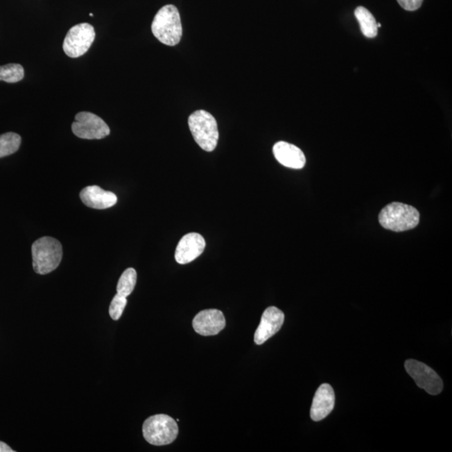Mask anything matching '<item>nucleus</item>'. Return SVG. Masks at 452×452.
<instances>
[{
	"label": "nucleus",
	"instance_id": "1",
	"mask_svg": "<svg viewBox=\"0 0 452 452\" xmlns=\"http://www.w3.org/2000/svg\"><path fill=\"white\" fill-rule=\"evenodd\" d=\"M153 35L161 43L175 46L182 37L183 29L180 12L173 5L165 6L157 12L152 23Z\"/></svg>",
	"mask_w": 452,
	"mask_h": 452
},
{
	"label": "nucleus",
	"instance_id": "2",
	"mask_svg": "<svg viewBox=\"0 0 452 452\" xmlns=\"http://www.w3.org/2000/svg\"><path fill=\"white\" fill-rule=\"evenodd\" d=\"M379 220L383 228L390 231L406 232L417 227L419 213L411 205L394 202L382 209Z\"/></svg>",
	"mask_w": 452,
	"mask_h": 452
},
{
	"label": "nucleus",
	"instance_id": "3",
	"mask_svg": "<svg viewBox=\"0 0 452 452\" xmlns=\"http://www.w3.org/2000/svg\"><path fill=\"white\" fill-rule=\"evenodd\" d=\"M62 256V245L55 238H40L32 245L33 268L40 275H46L58 268Z\"/></svg>",
	"mask_w": 452,
	"mask_h": 452
},
{
	"label": "nucleus",
	"instance_id": "4",
	"mask_svg": "<svg viewBox=\"0 0 452 452\" xmlns=\"http://www.w3.org/2000/svg\"><path fill=\"white\" fill-rule=\"evenodd\" d=\"M188 123L197 144L205 151L215 150L219 140V130L216 120L211 113L198 110L189 116Z\"/></svg>",
	"mask_w": 452,
	"mask_h": 452
},
{
	"label": "nucleus",
	"instance_id": "5",
	"mask_svg": "<svg viewBox=\"0 0 452 452\" xmlns=\"http://www.w3.org/2000/svg\"><path fill=\"white\" fill-rule=\"evenodd\" d=\"M144 437L153 446H165L175 441L179 434L177 422L167 415H153L144 421Z\"/></svg>",
	"mask_w": 452,
	"mask_h": 452
},
{
	"label": "nucleus",
	"instance_id": "6",
	"mask_svg": "<svg viewBox=\"0 0 452 452\" xmlns=\"http://www.w3.org/2000/svg\"><path fill=\"white\" fill-rule=\"evenodd\" d=\"M96 37L94 27L88 23L76 25L68 31L63 42V50L69 58H78L86 54Z\"/></svg>",
	"mask_w": 452,
	"mask_h": 452
},
{
	"label": "nucleus",
	"instance_id": "7",
	"mask_svg": "<svg viewBox=\"0 0 452 452\" xmlns=\"http://www.w3.org/2000/svg\"><path fill=\"white\" fill-rule=\"evenodd\" d=\"M71 129L76 137L88 140L103 139L111 132L107 124L100 116L88 112H79L76 115Z\"/></svg>",
	"mask_w": 452,
	"mask_h": 452
},
{
	"label": "nucleus",
	"instance_id": "8",
	"mask_svg": "<svg viewBox=\"0 0 452 452\" xmlns=\"http://www.w3.org/2000/svg\"><path fill=\"white\" fill-rule=\"evenodd\" d=\"M406 372L419 388L428 394L437 395L443 390V381L435 371L422 362L409 359L405 363Z\"/></svg>",
	"mask_w": 452,
	"mask_h": 452
},
{
	"label": "nucleus",
	"instance_id": "9",
	"mask_svg": "<svg viewBox=\"0 0 452 452\" xmlns=\"http://www.w3.org/2000/svg\"><path fill=\"white\" fill-rule=\"evenodd\" d=\"M285 320V315L276 306H269L262 314L259 326L254 336L257 345H263L269 338L279 332Z\"/></svg>",
	"mask_w": 452,
	"mask_h": 452
},
{
	"label": "nucleus",
	"instance_id": "10",
	"mask_svg": "<svg viewBox=\"0 0 452 452\" xmlns=\"http://www.w3.org/2000/svg\"><path fill=\"white\" fill-rule=\"evenodd\" d=\"M193 328L202 336H214L225 329L223 313L217 309L201 311L193 320Z\"/></svg>",
	"mask_w": 452,
	"mask_h": 452
},
{
	"label": "nucleus",
	"instance_id": "11",
	"mask_svg": "<svg viewBox=\"0 0 452 452\" xmlns=\"http://www.w3.org/2000/svg\"><path fill=\"white\" fill-rule=\"evenodd\" d=\"M204 237L198 233H189L180 240L175 251V260L177 263L185 265L191 263L199 257L205 249Z\"/></svg>",
	"mask_w": 452,
	"mask_h": 452
},
{
	"label": "nucleus",
	"instance_id": "12",
	"mask_svg": "<svg viewBox=\"0 0 452 452\" xmlns=\"http://www.w3.org/2000/svg\"><path fill=\"white\" fill-rule=\"evenodd\" d=\"M335 406V394L333 387L324 383L314 395L311 418L314 421H320L332 412Z\"/></svg>",
	"mask_w": 452,
	"mask_h": 452
},
{
	"label": "nucleus",
	"instance_id": "13",
	"mask_svg": "<svg viewBox=\"0 0 452 452\" xmlns=\"http://www.w3.org/2000/svg\"><path fill=\"white\" fill-rule=\"evenodd\" d=\"M273 153L278 162L285 167L301 169L305 166L304 153L295 145L281 141L274 145Z\"/></svg>",
	"mask_w": 452,
	"mask_h": 452
},
{
	"label": "nucleus",
	"instance_id": "14",
	"mask_svg": "<svg viewBox=\"0 0 452 452\" xmlns=\"http://www.w3.org/2000/svg\"><path fill=\"white\" fill-rule=\"evenodd\" d=\"M80 198L87 207L96 209L111 208L118 202V197L115 193L104 191L96 185L83 189L80 193Z\"/></svg>",
	"mask_w": 452,
	"mask_h": 452
},
{
	"label": "nucleus",
	"instance_id": "15",
	"mask_svg": "<svg viewBox=\"0 0 452 452\" xmlns=\"http://www.w3.org/2000/svg\"><path fill=\"white\" fill-rule=\"evenodd\" d=\"M354 15L356 17L362 33L367 38H374L378 35V27L376 20L374 15L365 7L359 6L354 10Z\"/></svg>",
	"mask_w": 452,
	"mask_h": 452
},
{
	"label": "nucleus",
	"instance_id": "16",
	"mask_svg": "<svg viewBox=\"0 0 452 452\" xmlns=\"http://www.w3.org/2000/svg\"><path fill=\"white\" fill-rule=\"evenodd\" d=\"M21 144V137L15 132L0 135V157L10 156L17 152Z\"/></svg>",
	"mask_w": 452,
	"mask_h": 452
},
{
	"label": "nucleus",
	"instance_id": "17",
	"mask_svg": "<svg viewBox=\"0 0 452 452\" xmlns=\"http://www.w3.org/2000/svg\"><path fill=\"white\" fill-rule=\"evenodd\" d=\"M136 284L137 272L135 269L128 268L124 270L122 276L119 278L118 286H116V292L120 295L127 297L131 295L135 288Z\"/></svg>",
	"mask_w": 452,
	"mask_h": 452
},
{
	"label": "nucleus",
	"instance_id": "18",
	"mask_svg": "<svg viewBox=\"0 0 452 452\" xmlns=\"http://www.w3.org/2000/svg\"><path fill=\"white\" fill-rule=\"evenodd\" d=\"M24 76H25V71L21 64L12 63L0 66V80L8 83H16L23 80Z\"/></svg>",
	"mask_w": 452,
	"mask_h": 452
},
{
	"label": "nucleus",
	"instance_id": "19",
	"mask_svg": "<svg viewBox=\"0 0 452 452\" xmlns=\"http://www.w3.org/2000/svg\"><path fill=\"white\" fill-rule=\"evenodd\" d=\"M127 297L116 293L109 306V314L113 320H119L122 317L123 311L127 306Z\"/></svg>",
	"mask_w": 452,
	"mask_h": 452
},
{
	"label": "nucleus",
	"instance_id": "20",
	"mask_svg": "<svg viewBox=\"0 0 452 452\" xmlns=\"http://www.w3.org/2000/svg\"><path fill=\"white\" fill-rule=\"evenodd\" d=\"M399 5L407 11L417 10L421 8L423 0H397Z\"/></svg>",
	"mask_w": 452,
	"mask_h": 452
},
{
	"label": "nucleus",
	"instance_id": "21",
	"mask_svg": "<svg viewBox=\"0 0 452 452\" xmlns=\"http://www.w3.org/2000/svg\"><path fill=\"white\" fill-rule=\"evenodd\" d=\"M0 452H14L5 442H0Z\"/></svg>",
	"mask_w": 452,
	"mask_h": 452
}]
</instances>
